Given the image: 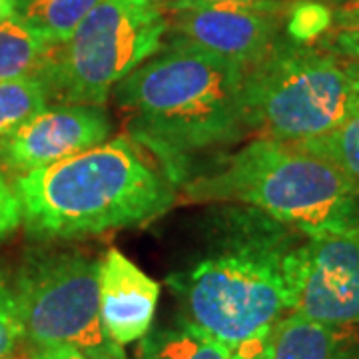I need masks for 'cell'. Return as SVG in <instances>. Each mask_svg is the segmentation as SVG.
<instances>
[{
	"label": "cell",
	"instance_id": "obj_27",
	"mask_svg": "<svg viewBox=\"0 0 359 359\" xmlns=\"http://www.w3.org/2000/svg\"><path fill=\"white\" fill-rule=\"evenodd\" d=\"M154 2H158V4H166V2H170V0H154Z\"/></svg>",
	"mask_w": 359,
	"mask_h": 359
},
{
	"label": "cell",
	"instance_id": "obj_25",
	"mask_svg": "<svg viewBox=\"0 0 359 359\" xmlns=\"http://www.w3.org/2000/svg\"><path fill=\"white\" fill-rule=\"evenodd\" d=\"M231 2H252V0H170L166 2V8L192 6V4H231Z\"/></svg>",
	"mask_w": 359,
	"mask_h": 359
},
{
	"label": "cell",
	"instance_id": "obj_24",
	"mask_svg": "<svg viewBox=\"0 0 359 359\" xmlns=\"http://www.w3.org/2000/svg\"><path fill=\"white\" fill-rule=\"evenodd\" d=\"M20 14V0H0V22L13 20Z\"/></svg>",
	"mask_w": 359,
	"mask_h": 359
},
{
	"label": "cell",
	"instance_id": "obj_12",
	"mask_svg": "<svg viewBox=\"0 0 359 359\" xmlns=\"http://www.w3.org/2000/svg\"><path fill=\"white\" fill-rule=\"evenodd\" d=\"M273 359H359V325H337L285 313L273 325Z\"/></svg>",
	"mask_w": 359,
	"mask_h": 359
},
{
	"label": "cell",
	"instance_id": "obj_10",
	"mask_svg": "<svg viewBox=\"0 0 359 359\" xmlns=\"http://www.w3.org/2000/svg\"><path fill=\"white\" fill-rule=\"evenodd\" d=\"M112 130L102 106L50 104L0 140V168L20 176L50 166L110 140Z\"/></svg>",
	"mask_w": 359,
	"mask_h": 359
},
{
	"label": "cell",
	"instance_id": "obj_19",
	"mask_svg": "<svg viewBox=\"0 0 359 359\" xmlns=\"http://www.w3.org/2000/svg\"><path fill=\"white\" fill-rule=\"evenodd\" d=\"M318 48L337 56L359 74V2H347L335 11L334 25L318 40Z\"/></svg>",
	"mask_w": 359,
	"mask_h": 359
},
{
	"label": "cell",
	"instance_id": "obj_8",
	"mask_svg": "<svg viewBox=\"0 0 359 359\" xmlns=\"http://www.w3.org/2000/svg\"><path fill=\"white\" fill-rule=\"evenodd\" d=\"M290 313L359 325V228L304 236L285 259Z\"/></svg>",
	"mask_w": 359,
	"mask_h": 359
},
{
	"label": "cell",
	"instance_id": "obj_23",
	"mask_svg": "<svg viewBox=\"0 0 359 359\" xmlns=\"http://www.w3.org/2000/svg\"><path fill=\"white\" fill-rule=\"evenodd\" d=\"M271 334H273V330L264 332V334L240 344L238 347H233L231 359H273V355H271Z\"/></svg>",
	"mask_w": 359,
	"mask_h": 359
},
{
	"label": "cell",
	"instance_id": "obj_26",
	"mask_svg": "<svg viewBox=\"0 0 359 359\" xmlns=\"http://www.w3.org/2000/svg\"><path fill=\"white\" fill-rule=\"evenodd\" d=\"M323 2H334V4H347V2H359V0H323Z\"/></svg>",
	"mask_w": 359,
	"mask_h": 359
},
{
	"label": "cell",
	"instance_id": "obj_16",
	"mask_svg": "<svg viewBox=\"0 0 359 359\" xmlns=\"http://www.w3.org/2000/svg\"><path fill=\"white\" fill-rule=\"evenodd\" d=\"M50 94L40 76L0 82V140L8 138L32 116L50 106Z\"/></svg>",
	"mask_w": 359,
	"mask_h": 359
},
{
	"label": "cell",
	"instance_id": "obj_4",
	"mask_svg": "<svg viewBox=\"0 0 359 359\" xmlns=\"http://www.w3.org/2000/svg\"><path fill=\"white\" fill-rule=\"evenodd\" d=\"M192 200L231 202L318 236L359 228V194L327 160L292 142L254 138L182 182Z\"/></svg>",
	"mask_w": 359,
	"mask_h": 359
},
{
	"label": "cell",
	"instance_id": "obj_11",
	"mask_svg": "<svg viewBox=\"0 0 359 359\" xmlns=\"http://www.w3.org/2000/svg\"><path fill=\"white\" fill-rule=\"evenodd\" d=\"M160 299V283L118 250H108L98 266V302L106 334L120 347L150 332Z\"/></svg>",
	"mask_w": 359,
	"mask_h": 359
},
{
	"label": "cell",
	"instance_id": "obj_5",
	"mask_svg": "<svg viewBox=\"0 0 359 359\" xmlns=\"http://www.w3.org/2000/svg\"><path fill=\"white\" fill-rule=\"evenodd\" d=\"M250 132L304 142L344 124L359 108V74L330 52L280 39L244 76Z\"/></svg>",
	"mask_w": 359,
	"mask_h": 359
},
{
	"label": "cell",
	"instance_id": "obj_18",
	"mask_svg": "<svg viewBox=\"0 0 359 359\" xmlns=\"http://www.w3.org/2000/svg\"><path fill=\"white\" fill-rule=\"evenodd\" d=\"M334 25V11L323 0H294L285 13V36L295 44L311 46Z\"/></svg>",
	"mask_w": 359,
	"mask_h": 359
},
{
	"label": "cell",
	"instance_id": "obj_9",
	"mask_svg": "<svg viewBox=\"0 0 359 359\" xmlns=\"http://www.w3.org/2000/svg\"><path fill=\"white\" fill-rule=\"evenodd\" d=\"M290 2L252 0L231 4H192L168 8L172 40L252 68L282 39Z\"/></svg>",
	"mask_w": 359,
	"mask_h": 359
},
{
	"label": "cell",
	"instance_id": "obj_13",
	"mask_svg": "<svg viewBox=\"0 0 359 359\" xmlns=\"http://www.w3.org/2000/svg\"><path fill=\"white\" fill-rule=\"evenodd\" d=\"M231 347L184 318L142 337L138 359H231Z\"/></svg>",
	"mask_w": 359,
	"mask_h": 359
},
{
	"label": "cell",
	"instance_id": "obj_14",
	"mask_svg": "<svg viewBox=\"0 0 359 359\" xmlns=\"http://www.w3.org/2000/svg\"><path fill=\"white\" fill-rule=\"evenodd\" d=\"M52 46L18 14L0 22V82L40 76Z\"/></svg>",
	"mask_w": 359,
	"mask_h": 359
},
{
	"label": "cell",
	"instance_id": "obj_20",
	"mask_svg": "<svg viewBox=\"0 0 359 359\" xmlns=\"http://www.w3.org/2000/svg\"><path fill=\"white\" fill-rule=\"evenodd\" d=\"M25 339V327L16 306L13 282L0 269V359H14Z\"/></svg>",
	"mask_w": 359,
	"mask_h": 359
},
{
	"label": "cell",
	"instance_id": "obj_22",
	"mask_svg": "<svg viewBox=\"0 0 359 359\" xmlns=\"http://www.w3.org/2000/svg\"><path fill=\"white\" fill-rule=\"evenodd\" d=\"M14 359H114L104 358V355H96L84 349L68 346H56V347H30V351L25 353L22 358Z\"/></svg>",
	"mask_w": 359,
	"mask_h": 359
},
{
	"label": "cell",
	"instance_id": "obj_7",
	"mask_svg": "<svg viewBox=\"0 0 359 359\" xmlns=\"http://www.w3.org/2000/svg\"><path fill=\"white\" fill-rule=\"evenodd\" d=\"M98 266V259L74 248L36 245L26 252L13 290L28 346H68L126 359L100 320Z\"/></svg>",
	"mask_w": 359,
	"mask_h": 359
},
{
	"label": "cell",
	"instance_id": "obj_6",
	"mask_svg": "<svg viewBox=\"0 0 359 359\" xmlns=\"http://www.w3.org/2000/svg\"><path fill=\"white\" fill-rule=\"evenodd\" d=\"M166 32L154 0H100L40 72L50 100L102 106L118 82L164 46Z\"/></svg>",
	"mask_w": 359,
	"mask_h": 359
},
{
	"label": "cell",
	"instance_id": "obj_3",
	"mask_svg": "<svg viewBox=\"0 0 359 359\" xmlns=\"http://www.w3.org/2000/svg\"><path fill=\"white\" fill-rule=\"evenodd\" d=\"M13 188L28 236L42 242L142 226L166 214L176 200L166 170L124 136L14 176Z\"/></svg>",
	"mask_w": 359,
	"mask_h": 359
},
{
	"label": "cell",
	"instance_id": "obj_17",
	"mask_svg": "<svg viewBox=\"0 0 359 359\" xmlns=\"http://www.w3.org/2000/svg\"><path fill=\"white\" fill-rule=\"evenodd\" d=\"M334 164L359 194V108L332 132L320 138L292 142Z\"/></svg>",
	"mask_w": 359,
	"mask_h": 359
},
{
	"label": "cell",
	"instance_id": "obj_2",
	"mask_svg": "<svg viewBox=\"0 0 359 359\" xmlns=\"http://www.w3.org/2000/svg\"><path fill=\"white\" fill-rule=\"evenodd\" d=\"M214 216L200 256L166 283L184 320L233 349L290 313L285 259L304 233L245 205Z\"/></svg>",
	"mask_w": 359,
	"mask_h": 359
},
{
	"label": "cell",
	"instance_id": "obj_1",
	"mask_svg": "<svg viewBox=\"0 0 359 359\" xmlns=\"http://www.w3.org/2000/svg\"><path fill=\"white\" fill-rule=\"evenodd\" d=\"M244 76L242 66L170 40L112 92L126 116L130 138L180 186L198 156L250 134Z\"/></svg>",
	"mask_w": 359,
	"mask_h": 359
},
{
	"label": "cell",
	"instance_id": "obj_21",
	"mask_svg": "<svg viewBox=\"0 0 359 359\" xmlns=\"http://www.w3.org/2000/svg\"><path fill=\"white\" fill-rule=\"evenodd\" d=\"M22 224V208L13 184L0 170V240L8 238Z\"/></svg>",
	"mask_w": 359,
	"mask_h": 359
},
{
	"label": "cell",
	"instance_id": "obj_15",
	"mask_svg": "<svg viewBox=\"0 0 359 359\" xmlns=\"http://www.w3.org/2000/svg\"><path fill=\"white\" fill-rule=\"evenodd\" d=\"M100 0H20V16L52 48L70 40Z\"/></svg>",
	"mask_w": 359,
	"mask_h": 359
}]
</instances>
